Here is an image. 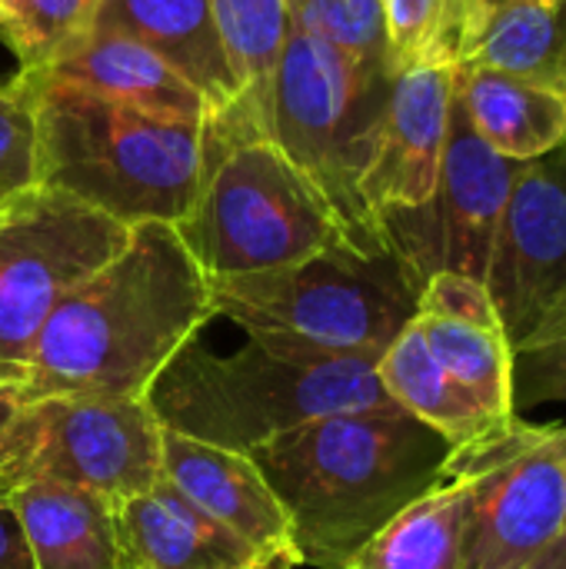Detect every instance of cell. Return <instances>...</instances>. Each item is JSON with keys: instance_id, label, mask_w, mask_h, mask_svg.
<instances>
[{"instance_id": "1", "label": "cell", "mask_w": 566, "mask_h": 569, "mask_svg": "<svg viewBox=\"0 0 566 569\" xmlns=\"http://www.w3.org/2000/svg\"><path fill=\"white\" fill-rule=\"evenodd\" d=\"M214 317L210 277L180 230L130 227L127 247L47 317L13 397L147 400L157 377Z\"/></svg>"}, {"instance_id": "2", "label": "cell", "mask_w": 566, "mask_h": 569, "mask_svg": "<svg viewBox=\"0 0 566 569\" xmlns=\"http://www.w3.org/2000/svg\"><path fill=\"white\" fill-rule=\"evenodd\" d=\"M280 500L300 567L344 569L450 467L454 447L404 410L334 413L247 453Z\"/></svg>"}, {"instance_id": "3", "label": "cell", "mask_w": 566, "mask_h": 569, "mask_svg": "<svg viewBox=\"0 0 566 569\" xmlns=\"http://www.w3.org/2000/svg\"><path fill=\"white\" fill-rule=\"evenodd\" d=\"M163 430L254 453L257 447L334 413L400 410L374 357H344L284 333H247L230 357L183 347L147 393Z\"/></svg>"}, {"instance_id": "4", "label": "cell", "mask_w": 566, "mask_h": 569, "mask_svg": "<svg viewBox=\"0 0 566 569\" xmlns=\"http://www.w3.org/2000/svg\"><path fill=\"white\" fill-rule=\"evenodd\" d=\"M37 77V187L123 227H180L207 177V123L157 117Z\"/></svg>"}, {"instance_id": "5", "label": "cell", "mask_w": 566, "mask_h": 569, "mask_svg": "<svg viewBox=\"0 0 566 569\" xmlns=\"http://www.w3.org/2000/svg\"><path fill=\"white\" fill-rule=\"evenodd\" d=\"M390 83L384 60L350 57L297 27L270 83L267 137L330 203L350 243L370 253L390 247L360 197Z\"/></svg>"}, {"instance_id": "6", "label": "cell", "mask_w": 566, "mask_h": 569, "mask_svg": "<svg viewBox=\"0 0 566 569\" xmlns=\"http://www.w3.org/2000/svg\"><path fill=\"white\" fill-rule=\"evenodd\" d=\"M424 283L407 260L354 243L307 260L210 280L214 310L247 333H284L344 357H374L414 323Z\"/></svg>"}, {"instance_id": "7", "label": "cell", "mask_w": 566, "mask_h": 569, "mask_svg": "<svg viewBox=\"0 0 566 569\" xmlns=\"http://www.w3.org/2000/svg\"><path fill=\"white\" fill-rule=\"evenodd\" d=\"M177 230L210 280L277 270L350 243L330 203L270 137L207 133V177Z\"/></svg>"}, {"instance_id": "8", "label": "cell", "mask_w": 566, "mask_h": 569, "mask_svg": "<svg viewBox=\"0 0 566 569\" xmlns=\"http://www.w3.org/2000/svg\"><path fill=\"white\" fill-rule=\"evenodd\" d=\"M160 443L163 427L147 400L20 403L0 433V500L30 483H67L123 503L160 483Z\"/></svg>"}, {"instance_id": "9", "label": "cell", "mask_w": 566, "mask_h": 569, "mask_svg": "<svg viewBox=\"0 0 566 569\" xmlns=\"http://www.w3.org/2000/svg\"><path fill=\"white\" fill-rule=\"evenodd\" d=\"M130 240V227L57 190L0 210V383L17 387L47 317Z\"/></svg>"}, {"instance_id": "10", "label": "cell", "mask_w": 566, "mask_h": 569, "mask_svg": "<svg viewBox=\"0 0 566 569\" xmlns=\"http://www.w3.org/2000/svg\"><path fill=\"white\" fill-rule=\"evenodd\" d=\"M566 427L527 423L477 440L460 569H527L566 530Z\"/></svg>"}, {"instance_id": "11", "label": "cell", "mask_w": 566, "mask_h": 569, "mask_svg": "<svg viewBox=\"0 0 566 569\" xmlns=\"http://www.w3.org/2000/svg\"><path fill=\"white\" fill-rule=\"evenodd\" d=\"M520 167V160L497 153L474 130L454 93L434 200L420 210L387 213L380 220L387 243L407 260L420 283L444 270L484 283L494 237Z\"/></svg>"}, {"instance_id": "12", "label": "cell", "mask_w": 566, "mask_h": 569, "mask_svg": "<svg viewBox=\"0 0 566 569\" xmlns=\"http://www.w3.org/2000/svg\"><path fill=\"white\" fill-rule=\"evenodd\" d=\"M484 287L510 347L530 337L566 297V163L560 150L517 170Z\"/></svg>"}, {"instance_id": "13", "label": "cell", "mask_w": 566, "mask_h": 569, "mask_svg": "<svg viewBox=\"0 0 566 569\" xmlns=\"http://www.w3.org/2000/svg\"><path fill=\"white\" fill-rule=\"evenodd\" d=\"M454 100V67H414L394 77L360 197L377 223L434 200Z\"/></svg>"}, {"instance_id": "14", "label": "cell", "mask_w": 566, "mask_h": 569, "mask_svg": "<svg viewBox=\"0 0 566 569\" xmlns=\"http://www.w3.org/2000/svg\"><path fill=\"white\" fill-rule=\"evenodd\" d=\"M160 473L180 497H187L197 510L214 517L274 567H300L290 537V520L270 483L264 480L260 467L247 453L220 450L183 433L163 430Z\"/></svg>"}, {"instance_id": "15", "label": "cell", "mask_w": 566, "mask_h": 569, "mask_svg": "<svg viewBox=\"0 0 566 569\" xmlns=\"http://www.w3.org/2000/svg\"><path fill=\"white\" fill-rule=\"evenodd\" d=\"M123 569H280L163 477L153 490L117 503Z\"/></svg>"}, {"instance_id": "16", "label": "cell", "mask_w": 566, "mask_h": 569, "mask_svg": "<svg viewBox=\"0 0 566 569\" xmlns=\"http://www.w3.org/2000/svg\"><path fill=\"white\" fill-rule=\"evenodd\" d=\"M93 30H117L157 57H163L183 80H190L214 120H230L240 107V83L224 53L210 0H103Z\"/></svg>"}, {"instance_id": "17", "label": "cell", "mask_w": 566, "mask_h": 569, "mask_svg": "<svg viewBox=\"0 0 566 569\" xmlns=\"http://www.w3.org/2000/svg\"><path fill=\"white\" fill-rule=\"evenodd\" d=\"M43 77L73 83L103 100L147 110L157 117H177L197 123L214 120V107L190 80H183L150 47L117 30H93L63 60L43 70Z\"/></svg>"}, {"instance_id": "18", "label": "cell", "mask_w": 566, "mask_h": 569, "mask_svg": "<svg viewBox=\"0 0 566 569\" xmlns=\"http://www.w3.org/2000/svg\"><path fill=\"white\" fill-rule=\"evenodd\" d=\"M477 487V443L454 450L447 473L410 500L344 569H460Z\"/></svg>"}, {"instance_id": "19", "label": "cell", "mask_w": 566, "mask_h": 569, "mask_svg": "<svg viewBox=\"0 0 566 569\" xmlns=\"http://www.w3.org/2000/svg\"><path fill=\"white\" fill-rule=\"evenodd\" d=\"M37 569H123L117 503L67 483H30L7 497Z\"/></svg>"}, {"instance_id": "20", "label": "cell", "mask_w": 566, "mask_h": 569, "mask_svg": "<svg viewBox=\"0 0 566 569\" xmlns=\"http://www.w3.org/2000/svg\"><path fill=\"white\" fill-rule=\"evenodd\" d=\"M454 93L474 130L510 160L527 163L564 143L566 97L557 90L477 63H460L454 67Z\"/></svg>"}, {"instance_id": "21", "label": "cell", "mask_w": 566, "mask_h": 569, "mask_svg": "<svg viewBox=\"0 0 566 569\" xmlns=\"http://www.w3.org/2000/svg\"><path fill=\"white\" fill-rule=\"evenodd\" d=\"M377 377L384 383V390L390 393V400L417 417L420 423H427L430 430H437L454 450L470 447L497 430H504L507 423H497L430 353L417 317L414 323L384 350V357L377 360ZM517 420V417H514ZM510 420V423H514Z\"/></svg>"}, {"instance_id": "22", "label": "cell", "mask_w": 566, "mask_h": 569, "mask_svg": "<svg viewBox=\"0 0 566 569\" xmlns=\"http://www.w3.org/2000/svg\"><path fill=\"white\" fill-rule=\"evenodd\" d=\"M217 33L240 83V107L230 120L207 123L210 137H267L270 83L290 33L287 0H210Z\"/></svg>"}, {"instance_id": "23", "label": "cell", "mask_w": 566, "mask_h": 569, "mask_svg": "<svg viewBox=\"0 0 566 569\" xmlns=\"http://www.w3.org/2000/svg\"><path fill=\"white\" fill-rule=\"evenodd\" d=\"M464 63L500 70L566 97V0H504L484 7Z\"/></svg>"}, {"instance_id": "24", "label": "cell", "mask_w": 566, "mask_h": 569, "mask_svg": "<svg viewBox=\"0 0 566 569\" xmlns=\"http://www.w3.org/2000/svg\"><path fill=\"white\" fill-rule=\"evenodd\" d=\"M434 360L497 420L514 413V347L500 323H470L440 313H417Z\"/></svg>"}, {"instance_id": "25", "label": "cell", "mask_w": 566, "mask_h": 569, "mask_svg": "<svg viewBox=\"0 0 566 569\" xmlns=\"http://www.w3.org/2000/svg\"><path fill=\"white\" fill-rule=\"evenodd\" d=\"M390 73L414 67H457L480 20L477 0H380Z\"/></svg>"}, {"instance_id": "26", "label": "cell", "mask_w": 566, "mask_h": 569, "mask_svg": "<svg viewBox=\"0 0 566 569\" xmlns=\"http://www.w3.org/2000/svg\"><path fill=\"white\" fill-rule=\"evenodd\" d=\"M100 7L103 0H0V40L17 70L43 73L93 33Z\"/></svg>"}, {"instance_id": "27", "label": "cell", "mask_w": 566, "mask_h": 569, "mask_svg": "<svg viewBox=\"0 0 566 569\" xmlns=\"http://www.w3.org/2000/svg\"><path fill=\"white\" fill-rule=\"evenodd\" d=\"M37 190V77L0 80V210Z\"/></svg>"}, {"instance_id": "28", "label": "cell", "mask_w": 566, "mask_h": 569, "mask_svg": "<svg viewBox=\"0 0 566 569\" xmlns=\"http://www.w3.org/2000/svg\"><path fill=\"white\" fill-rule=\"evenodd\" d=\"M287 3H290V27L350 57L387 63V30H384L380 0H287Z\"/></svg>"}, {"instance_id": "29", "label": "cell", "mask_w": 566, "mask_h": 569, "mask_svg": "<svg viewBox=\"0 0 566 569\" xmlns=\"http://www.w3.org/2000/svg\"><path fill=\"white\" fill-rule=\"evenodd\" d=\"M540 403H566V297L514 343V413Z\"/></svg>"}, {"instance_id": "30", "label": "cell", "mask_w": 566, "mask_h": 569, "mask_svg": "<svg viewBox=\"0 0 566 569\" xmlns=\"http://www.w3.org/2000/svg\"><path fill=\"white\" fill-rule=\"evenodd\" d=\"M0 569H37L23 527L7 500H0Z\"/></svg>"}, {"instance_id": "31", "label": "cell", "mask_w": 566, "mask_h": 569, "mask_svg": "<svg viewBox=\"0 0 566 569\" xmlns=\"http://www.w3.org/2000/svg\"><path fill=\"white\" fill-rule=\"evenodd\" d=\"M527 569H566V530L564 537H560L550 550H544Z\"/></svg>"}, {"instance_id": "32", "label": "cell", "mask_w": 566, "mask_h": 569, "mask_svg": "<svg viewBox=\"0 0 566 569\" xmlns=\"http://www.w3.org/2000/svg\"><path fill=\"white\" fill-rule=\"evenodd\" d=\"M17 397H13V390L10 387H0V433H3V427L10 423V417L17 413Z\"/></svg>"}, {"instance_id": "33", "label": "cell", "mask_w": 566, "mask_h": 569, "mask_svg": "<svg viewBox=\"0 0 566 569\" xmlns=\"http://www.w3.org/2000/svg\"><path fill=\"white\" fill-rule=\"evenodd\" d=\"M480 7H497V3H504V0H477Z\"/></svg>"}, {"instance_id": "34", "label": "cell", "mask_w": 566, "mask_h": 569, "mask_svg": "<svg viewBox=\"0 0 566 569\" xmlns=\"http://www.w3.org/2000/svg\"><path fill=\"white\" fill-rule=\"evenodd\" d=\"M560 157H564V163H566V137H564V143H560Z\"/></svg>"}, {"instance_id": "35", "label": "cell", "mask_w": 566, "mask_h": 569, "mask_svg": "<svg viewBox=\"0 0 566 569\" xmlns=\"http://www.w3.org/2000/svg\"><path fill=\"white\" fill-rule=\"evenodd\" d=\"M564 460H566V437H564Z\"/></svg>"}]
</instances>
